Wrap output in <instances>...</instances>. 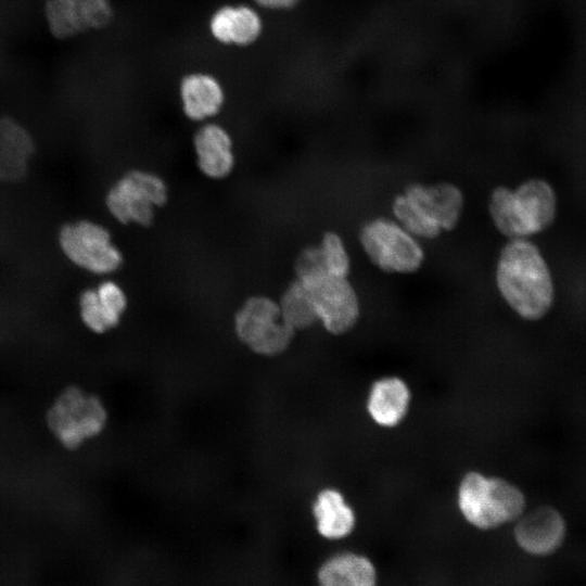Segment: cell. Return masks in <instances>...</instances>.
I'll return each instance as SVG.
<instances>
[{"label":"cell","mask_w":586,"mask_h":586,"mask_svg":"<svg viewBox=\"0 0 586 586\" xmlns=\"http://www.w3.org/2000/svg\"><path fill=\"white\" fill-rule=\"evenodd\" d=\"M358 240L370 263L386 273L417 272L425 259L420 240L394 218L374 217L367 220L358 231Z\"/></svg>","instance_id":"obj_4"},{"label":"cell","mask_w":586,"mask_h":586,"mask_svg":"<svg viewBox=\"0 0 586 586\" xmlns=\"http://www.w3.org/2000/svg\"><path fill=\"white\" fill-rule=\"evenodd\" d=\"M525 505L522 491L504 479L472 471L463 476L459 485L460 512L470 524L481 530L518 520Z\"/></svg>","instance_id":"obj_3"},{"label":"cell","mask_w":586,"mask_h":586,"mask_svg":"<svg viewBox=\"0 0 586 586\" xmlns=\"http://www.w3.org/2000/svg\"><path fill=\"white\" fill-rule=\"evenodd\" d=\"M403 192L442 232L458 227L464 208V194L457 184L449 181L411 182Z\"/></svg>","instance_id":"obj_11"},{"label":"cell","mask_w":586,"mask_h":586,"mask_svg":"<svg viewBox=\"0 0 586 586\" xmlns=\"http://www.w3.org/2000/svg\"><path fill=\"white\" fill-rule=\"evenodd\" d=\"M495 282L505 302L523 319H540L552 306L550 270L539 249L528 239L508 240L502 246Z\"/></svg>","instance_id":"obj_1"},{"label":"cell","mask_w":586,"mask_h":586,"mask_svg":"<svg viewBox=\"0 0 586 586\" xmlns=\"http://www.w3.org/2000/svg\"><path fill=\"white\" fill-rule=\"evenodd\" d=\"M199 169L206 177L219 180L233 170L235 157L229 131L214 122H205L193 137Z\"/></svg>","instance_id":"obj_13"},{"label":"cell","mask_w":586,"mask_h":586,"mask_svg":"<svg viewBox=\"0 0 586 586\" xmlns=\"http://www.w3.org/2000/svg\"><path fill=\"white\" fill-rule=\"evenodd\" d=\"M410 400V392L399 378L387 377L372 385L367 409L371 418L382 426H394L405 417Z\"/></svg>","instance_id":"obj_16"},{"label":"cell","mask_w":586,"mask_h":586,"mask_svg":"<svg viewBox=\"0 0 586 586\" xmlns=\"http://www.w3.org/2000/svg\"><path fill=\"white\" fill-rule=\"evenodd\" d=\"M208 28L213 38L222 44L246 47L259 39L264 23L250 5L225 4L212 14Z\"/></svg>","instance_id":"obj_14"},{"label":"cell","mask_w":586,"mask_h":586,"mask_svg":"<svg viewBox=\"0 0 586 586\" xmlns=\"http://www.w3.org/2000/svg\"><path fill=\"white\" fill-rule=\"evenodd\" d=\"M168 199L166 182L158 175L146 170L125 174L107 192L105 205L120 224L149 226L155 209Z\"/></svg>","instance_id":"obj_5"},{"label":"cell","mask_w":586,"mask_h":586,"mask_svg":"<svg viewBox=\"0 0 586 586\" xmlns=\"http://www.w3.org/2000/svg\"><path fill=\"white\" fill-rule=\"evenodd\" d=\"M179 97L184 115L193 122L205 123L216 116L225 104V90L209 73L192 72L179 84Z\"/></svg>","instance_id":"obj_15"},{"label":"cell","mask_w":586,"mask_h":586,"mask_svg":"<svg viewBox=\"0 0 586 586\" xmlns=\"http://www.w3.org/2000/svg\"><path fill=\"white\" fill-rule=\"evenodd\" d=\"M79 307L81 319L90 330L103 333L115 327L101 304L95 290H86L81 293Z\"/></svg>","instance_id":"obj_23"},{"label":"cell","mask_w":586,"mask_h":586,"mask_svg":"<svg viewBox=\"0 0 586 586\" xmlns=\"http://www.w3.org/2000/svg\"><path fill=\"white\" fill-rule=\"evenodd\" d=\"M47 421L65 447L76 448L85 440L103 430L106 411L98 397L71 387L64 391L50 408Z\"/></svg>","instance_id":"obj_7"},{"label":"cell","mask_w":586,"mask_h":586,"mask_svg":"<svg viewBox=\"0 0 586 586\" xmlns=\"http://www.w3.org/2000/svg\"><path fill=\"white\" fill-rule=\"evenodd\" d=\"M566 525L561 513L552 507L542 506L524 512L514 526L518 546L533 556H547L556 551L565 538Z\"/></svg>","instance_id":"obj_12"},{"label":"cell","mask_w":586,"mask_h":586,"mask_svg":"<svg viewBox=\"0 0 586 586\" xmlns=\"http://www.w3.org/2000/svg\"><path fill=\"white\" fill-rule=\"evenodd\" d=\"M313 513L319 534L328 539L346 537L355 526V514L342 494L332 488L321 491L314 505Z\"/></svg>","instance_id":"obj_19"},{"label":"cell","mask_w":586,"mask_h":586,"mask_svg":"<svg viewBox=\"0 0 586 586\" xmlns=\"http://www.w3.org/2000/svg\"><path fill=\"white\" fill-rule=\"evenodd\" d=\"M318 247L329 275L348 277L351 272V257L342 237L332 230L323 233Z\"/></svg>","instance_id":"obj_22"},{"label":"cell","mask_w":586,"mask_h":586,"mask_svg":"<svg viewBox=\"0 0 586 586\" xmlns=\"http://www.w3.org/2000/svg\"><path fill=\"white\" fill-rule=\"evenodd\" d=\"M237 336L250 349L262 356L284 352L294 335L280 316L278 302L264 295L249 297L234 316Z\"/></svg>","instance_id":"obj_6"},{"label":"cell","mask_w":586,"mask_h":586,"mask_svg":"<svg viewBox=\"0 0 586 586\" xmlns=\"http://www.w3.org/2000/svg\"><path fill=\"white\" fill-rule=\"evenodd\" d=\"M317 578L319 586H375L377 573L368 558L342 552L321 564Z\"/></svg>","instance_id":"obj_18"},{"label":"cell","mask_w":586,"mask_h":586,"mask_svg":"<svg viewBox=\"0 0 586 586\" xmlns=\"http://www.w3.org/2000/svg\"><path fill=\"white\" fill-rule=\"evenodd\" d=\"M304 286L310 293L318 321L328 332L343 334L355 326L360 305L348 277L327 273Z\"/></svg>","instance_id":"obj_9"},{"label":"cell","mask_w":586,"mask_h":586,"mask_svg":"<svg viewBox=\"0 0 586 586\" xmlns=\"http://www.w3.org/2000/svg\"><path fill=\"white\" fill-rule=\"evenodd\" d=\"M487 209L496 230L508 240L528 239L553 222L557 198L548 181L532 178L514 189L494 188Z\"/></svg>","instance_id":"obj_2"},{"label":"cell","mask_w":586,"mask_h":586,"mask_svg":"<svg viewBox=\"0 0 586 586\" xmlns=\"http://www.w3.org/2000/svg\"><path fill=\"white\" fill-rule=\"evenodd\" d=\"M44 15L51 35L64 40L109 26L114 8L111 0H46Z\"/></svg>","instance_id":"obj_10"},{"label":"cell","mask_w":586,"mask_h":586,"mask_svg":"<svg viewBox=\"0 0 586 586\" xmlns=\"http://www.w3.org/2000/svg\"><path fill=\"white\" fill-rule=\"evenodd\" d=\"M64 254L77 266L97 275L117 270L123 256L110 232L92 221L81 220L64 226L60 232Z\"/></svg>","instance_id":"obj_8"},{"label":"cell","mask_w":586,"mask_h":586,"mask_svg":"<svg viewBox=\"0 0 586 586\" xmlns=\"http://www.w3.org/2000/svg\"><path fill=\"white\" fill-rule=\"evenodd\" d=\"M391 207L394 219L420 241L443 233L403 191L394 196Z\"/></svg>","instance_id":"obj_21"},{"label":"cell","mask_w":586,"mask_h":586,"mask_svg":"<svg viewBox=\"0 0 586 586\" xmlns=\"http://www.w3.org/2000/svg\"><path fill=\"white\" fill-rule=\"evenodd\" d=\"M33 151L27 130L9 117H0V180L14 181L23 177Z\"/></svg>","instance_id":"obj_17"},{"label":"cell","mask_w":586,"mask_h":586,"mask_svg":"<svg viewBox=\"0 0 586 586\" xmlns=\"http://www.w3.org/2000/svg\"><path fill=\"white\" fill-rule=\"evenodd\" d=\"M294 271L296 280L304 285L328 273L318 245L306 246L298 253Z\"/></svg>","instance_id":"obj_24"},{"label":"cell","mask_w":586,"mask_h":586,"mask_svg":"<svg viewBox=\"0 0 586 586\" xmlns=\"http://www.w3.org/2000/svg\"><path fill=\"white\" fill-rule=\"evenodd\" d=\"M278 306L281 319L294 331L305 330L318 322L310 293L297 280L285 289Z\"/></svg>","instance_id":"obj_20"},{"label":"cell","mask_w":586,"mask_h":586,"mask_svg":"<svg viewBox=\"0 0 586 586\" xmlns=\"http://www.w3.org/2000/svg\"><path fill=\"white\" fill-rule=\"evenodd\" d=\"M95 292L113 324L116 326L127 306L123 289L114 281L107 280L102 282Z\"/></svg>","instance_id":"obj_25"}]
</instances>
